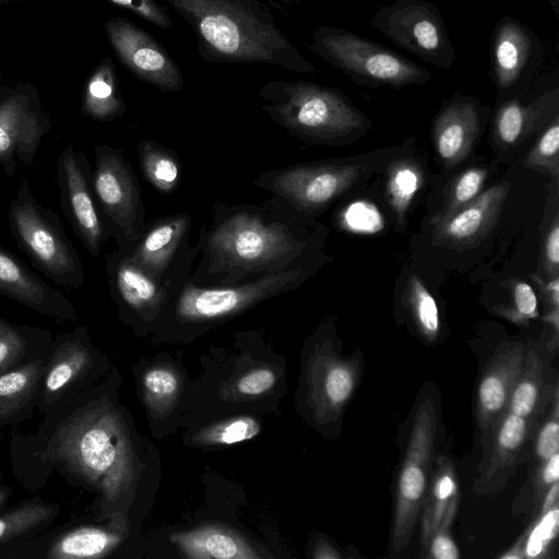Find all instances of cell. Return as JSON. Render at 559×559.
<instances>
[{
	"label": "cell",
	"instance_id": "obj_1",
	"mask_svg": "<svg viewBox=\"0 0 559 559\" xmlns=\"http://www.w3.org/2000/svg\"><path fill=\"white\" fill-rule=\"evenodd\" d=\"M300 217L272 198L262 205L216 202L199 237L200 261L190 281L221 287L283 270L311 253Z\"/></svg>",
	"mask_w": 559,
	"mask_h": 559
},
{
	"label": "cell",
	"instance_id": "obj_2",
	"mask_svg": "<svg viewBox=\"0 0 559 559\" xmlns=\"http://www.w3.org/2000/svg\"><path fill=\"white\" fill-rule=\"evenodd\" d=\"M191 26L199 56L211 63H264L318 71L278 28L260 0H166Z\"/></svg>",
	"mask_w": 559,
	"mask_h": 559
},
{
	"label": "cell",
	"instance_id": "obj_3",
	"mask_svg": "<svg viewBox=\"0 0 559 559\" xmlns=\"http://www.w3.org/2000/svg\"><path fill=\"white\" fill-rule=\"evenodd\" d=\"M259 97L275 123L308 142H335L369 124L343 92L311 81H270Z\"/></svg>",
	"mask_w": 559,
	"mask_h": 559
},
{
	"label": "cell",
	"instance_id": "obj_4",
	"mask_svg": "<svg viewBox=\"0 0 559 559\" xmlns=\"http://www.w3.org/2000/svg\"><path fill=\"white\" fill-rule=\"evenodd\" d=\"M57 452L72 471L116 497L131 477L130 449L117 416L106 408L73 415L57 435Z\"/></svg>",
	"mask_w": 559,
	"mask_h": 559
},
{
	"label": "cell",
	"instance_id": "obj_5",
	"mask_svg": "<svg viewBox=\"0 0 559 559\" xmlns=\"http://www.w3.org/2000/svg\"><path fill=\"white\" fill-rule=\"evenodd\" d=\"M8 223L16 245L35 269L68 289L84 285L83 263L62 219L37 201L26 179L9 204Z\"/></svg>",
	"mask_w": 559,
	"mask_h": 559
},
{
	"label": "cell",
	"instance_id": "obj_6",
	"mask_svg": "<svg viewBox=\"0 0 559 559\" xmlns=\"http://www.w3.org/2000/svg\"><path fill=\"white\" fill-rule=\"evenodd\" d=\"M308 48L359 85L402 88L431 78L425 67L396 51L335 26H317Z\"/></svg>",
	"mask_w": 559,
	"mask_h": 559
},
{
	"label": "cell",
	"instance_id": "obj_7",
	"mask_svg": "<svg viewBox=\"0 0 559 559\" xmlns=\"http://www.w3.org/2000/svg\"><path fill=\"white\" fill-rule=\"evenodd\" d=\"M311 258L310 253L283 270L228 286H199L189 277L167 309L182 324H200L233 317L265 299L299 287L313 273Z\"/></svg>",
	"mask_w": 559,
	"mask_h": 559
},
{
	"label": "cell",
	"instance_id": "obj_8",
	"mask_svg": "<svg viewBox=\"0 0 559 559\" xmlns=\"http://www.w3.org/2000/svg\"><path fill=\"white\" fill-rule=\"evenodd\" d=\"M94 157L92 186L106 231L117 248L129 247L146 224L140 183L121 151L99 144Z\"/></svg>",
	"mask_w": 559,
	"mask_h": 559
},
{
	"label": "cell",
	"instance_id": "obj_9",
	"mask_svg": "<svg viewBox=\"0 0 559 559\" xmlns=\"http://www.w3.org/2000/svg\"><path fill=\"white\" fill-rule=\"evenodd\" d=\"M361 171L356 164L305 163L264 171L252 185L269 191L299 216H311L347 191Z\"/></svg>",
	"mask_w": 559,
	"mask_h": 559
},
{
	"label": "cell",
	"instance_id": "obj_10",
	"mask_svg": "<svg viewBox=\"0 0 559 559\" xmlns=\"http://www.w3.org/2000/svg\"><path fill=\"white\" fill-rule=\"evenodd\" d=\"M437 431V411L424 401L414 416L411 438L397 478L391 543L403 550L414 532L428 489Z\"/></svg>",
	"mask_w": 559,
	"mask_h": 559
},
{
	"label": "cell",
	"instance_id": "obj_11",
	"mask_svg": "<svg viewBox=\"0 0 559 559\" xmlns=\"http://www.w3.org/2000/svg\"><path fill=\"white\" fill-rule=\"evenodd\" d=\"M369 23L390 40L441 69L456 61L443 16L426 0H396L381 7Z\"/></svg>",
	"mask_w": 559,
	"mask_h": 559
},
{
	"label": "cell",
	"instance_id": "obj_12",
	"mask_svg": "<svg viewBox=\"0 0 559 559\" xmlns=\"http://www.w3.org/2000/svg\"><path fill=\"white\" fill-rule=\"evenodd\" d=\"M199 252V243L193 245L167 277L155 278L140 270L122 248H117L105 257L112 299L126 313L143 319L158 317L190 277Z\"/></svg>",
	"mask_w": 559,
	"mask_h": 559
},
{
	"label": "cell",
	"instance_id": "obj_13",
	"mask_svg": "<svg viewBox=\"0 0 559 559\" xmlns=\"http://www.w3.org/2000/svg\"><path fill=\"white\" fill-rule=\"evenodd\" d=\"M36 88L28 83L0 94V175L11 177L33 164L43 138L51 130Z\"/></svg>",
	"mask_w": 559,
	"mask_h": 559
},
{
	"label": "cell",
	"instance_id": "obj_14",
	"mask_svg": "<svg viewBox=\"0 0 559 559\" xmlns=\"http://www.w3.org/2000/svg\"><path fill=\"white\" fill-rule=\"evenodd\" d=\"M104 29L118 61L135 79L164 93L183 88L179 66L147 31L121 16L108 19Z\"/></svg>",
	"mask_w": 559,
	"mask_h": 559
},
{
	"label": "cell",
	"instance_id": "obj_15",
	"mask_svg": "<svg viewBox=\"0 0 559 559\" xmlns=\"http://www.w3.org/2000/svg\"><path fill=\"white\" fill-rule=\"evenodd\" d=\"M61 209L91 257L97 258L109 237L92 186V168L81 150L68 145L59 155L56 170Z\"/></svg>",
	"mask_w": 559,
	"mask_h": 559
},
{
	"label": "cell",
	"instance_id": "obj_16",
	"mask_svg": "<svg viewBox=\"0 0 559 559\" xmlns=\"http://www.w3.org/2000/svg\"><path fill=\"white\" fill-rule=\"evenodd\" d=\"M543 55V44L527 25L508 15L498 21L490 38V74L500 102L528 86Z\"/></svg>",
	"mask_w": 559,
	"mask_h": 559
},
{
	"label": "cell",
	"instance_id": "obj_17",
	"mask_svg": "<svg viewBox=\"0 0 559 559\" xmlns=\"http://www.w3.org/2000/svg\"><path fill=\"white\" fill-rule=\"evenodd\" d=\"M509 191L510 182L502 181L451 213L435 214L432 242L456 251L475 248L497 225Z\"/></svg>",
	"mask_w": 559,
	"mask_h": 559
},
{
	"label": "cell",
	"instance_id": "obj_18",
	"mask_svg": "<svg viewBox=\"0 0 559 559\" xmlns=\"http://www.w3.org/2000/svg\"><path fill=\"white\" fill-rule=\"evenodd\" d=\"M191 215L177 213L145 224L140 237L122 248L130 260L155 278L167 277L185 259L193 245L189 242Z\"/></svg>",
	"mask_w": 559,
	"mask_h": 559
},
{
	"label": "cell",
	"instance_id": "obj_19",
	"mask_svg": "<svg viewBox=\"0 0 559 559\" xmlns=\"http://www.w3.org/2000/svg\"><path fill=\"white\" fill-rule=\"evenodd\" d=\"M0 295L58 321L76 320L71 301L0 245Z\"/></svg>",
	"mask_w": 559,
	"mask_h": 559
},
{
	"label": "cell",
	"instance_id": "obj_20",
	"mask_svg": "<svg viewBox=\"0 0 559 559\" xmlns=\"http://www.w3.org/2000/svg\"><path fill=\"white\" fill-rule=\"evenodd\" d=\"M527 347L504 343L491 356L477 388L476 417L481 430L492 429L508 408L510 395L522 371Z\"/></svg>",
	"mask_w": 559,
	"mask_h": 559
},
{
	"label": "cell",
	"instance_id": "obj_21",
	"mask_svg": "<svg viewBox=\"0 0 559 559\" xmlns=\"http://www.w3.org/2000/svg\"><path fill=\"white\" fill-rule=\"evenodd\" d=\"M485 112V107L472 96L455 94L443 103L433 120L432 134L438 157L447 168L469 154Z\"/></svg>",
	"mask_w": 559,
	"mask_h": 559
},
{
	"label": "cell",
	"instance_id": "obj_22",
	"mask_svg": "<svg viewBox=\"0 0 559 559\" xmlns=\"http://www.w3.org/2000/svg\"><path fill=\"white\" fill-rule=\"evenodd\" d=\"M559 88L545 92L528 104L518 97L499 103L495 116V135L501 144L513 145L534 129L558 115Z\"/></svg>",
	"mask_w": 559,
	"mask_h": 559
},
{
	"label": "cell",
	"instance_id": "obj_23",
	"mask_svg": "<svg viewBox=\"0 0 559 559\" xmlns=\"http://www.w3.org/2000/svg\"><path fill=\"white\" fill-rule=\"evenodd\" d=\"M437 468L421 506V547L442 524H452L455 519L459 489L453 463L445 456H439Z\"/></svg>",
	"mask_w": 559,
	"mask_h": 559
},
{
	"label": "cell",
	"instance_id": "obj_24",
	"mask_svg": "<svg viewBox=\"0 0 559 559\" xmlns=\"http://www.w3.org/2000/svg\"><path fill=\"white\" fill-rule=\"evenodd\" d=\"M126 110L115 66L110 58H104L87 79L82 112L93 120L106 122L120 118Z\"/></svg>",
	"mask_w": 559,
	"mask_h": 559
},
{
	"label": "cell",
	"instance_id": "obj_25",
	"mask_svg": "<svg viewBox=\"0 0 559 559\" xmlns=\"http://www.w3.org/2000/svg\"><path fill=\"white\" fill-rule=\"evenodd\" d=\"M181 551L190 558L248 559L257 554L233 532L206 526L173 536Z\"/></svg>",
	"mask_w": 559,
	"mask_h": 559
},
{
	"label": "cell",
	"instance_id": "obj_26",
	"mask_svg": "<svg viewBox=\"0 0 559 559\" xmlns=\"http://www.w3.org/2000/svg\"><path fill=\"white\" fill-rule=\"evenodd\" d=\"M549 399L544 365L535 349L527 348L520 377L510 395L508 411L530 423L543 413Z\"/></svg>",
	"mask_w": 559,
	"mask_h": 559
},
{
	"label": "cell",
	"instance_id": "obj_27",
	"mask_svg": "<svg viewBox=\"0 0 559 559\" xmlns=\"http://www.w3.org/2000/svg\"><path fill=\"white\" fill-rule=\"evenodd\" d=\"M119 537L100 527H80L60 536L50 547L47 557L55 559L99 558L111 550Z\"/></svg>",
	"mask_w": 559,
	"mask_h": 559
},
{
	"label": "cell",
	"instance_id": "obj_28",
	"mask_svg": "<svg viewBox=\"0 0 559 559\" xmlns=\"http://www.w3.org/2000/svg\"><path fill=\"white\" fill-rule=\"evenodd\" d=\"M531 423L516 414L506 411L497 420L493 430L492 451L487 469L491 477L511 464L523 448Z\"/></svg>",
	"mask_w": 559,
	"mask_h": 559
},
{
	"label": "cell",
	"instance_id": "obj_29",
	"mask_svg": "<svg viewBox=\"0 0 559 559\" xmlns=\"http://www.w3.org/2000/svg\"><path fill=\"white\" fill-rule=\"evenodd\" d=\"M138 156L143 176L154 188L164 193L177 188L181 168L174 152L154 140H143Z\"/></svg>",
	"mask_w": 559,
	"mask_h": 559
},
{
	"label": "cell",
	"instance_id": "obj_30",
	"mask_svg": "<svg viewBox=\"0 0 559 559\" xmlns=\"http://www.w3.org/2000/svg\"><path fill=\"white\" fill-rule=\"evenodd\" d=\"M40 360L0 374V420L10 418L32 399L41 376Z\"/></svg>",
	"mask_w": 559,
	"mask_h": 559
},
{
	"label": "cell",
	"instance_id": "obj_31",
	"mask_svg": "<svg viewBox=\"0 0 559 559\" xmlns=\"http://www.w3.org/2000/svg\"><path fill=\"white\" fill-rule=\"evenodd\" d=\"M90 361L88 352L78 338H70L58 346L45 378L48 393H56L79 377Z\"/></svg>",
	"mask_w": 559,
	"mask_h": 559
},
{
	"label": "cell",
	"instance_id": "obj_32",
	"mask_svg": "<svg viewBox=\"0 0 559 559\" xmlns=\"http://www.w3.org/2000/svg\"><path fill=\"white\" fill-rule=\"evenodd\" d=\"M421 182V170L417 163L401 159L391 164L388 173V197L400 225L405 223L409 205Z\"/></svg>",
	"mask_w": 559,
	"mask_h": 559
},
{
	"label": "cell",
	"instance_id": "obj_33",
	"mask_svg": "<svg viewBox=\"0 0 559 559\" xmlns=\"http://www.w3.org/2000/svg\"><path fill=\"white\" fill-rule=\"evenodd\" d=\"M404 302L420 333L429 341L436 340L440 329L438 307L421 280L414 274L406 282Z\"/></svg>",
	"mask_w": 559,
	"mask_h": 559
},
{
	"label": "cell",
	"instance_id": "obj_34",
	"mask_svg": "<svg viewBox=\"0 0 559 559\" xmlns=\"http://www.w3.org/2000/svg\"><path fill=\"white\" fill-rule=\"evenodd\" d=\"M357 369L349 361L334 359L325 370L322 382L324 401L332 408H341L353 394Z\"/></svg>",
	"mask_w": 559,
	"mask_h": 559
},
{
	"label": "cell",
	"instance_id": "obj_35",
	"mask_svg": "<svg viewBox=\"0 0 559 559\" xmlns=\"http://www.w3.org/2000/svg\"><path fill=\"white\" fill-rule=\"evenodd\" d=\"M55 512V506L26 503L0 515V543L44 524Z\"/></svg>",
	"mask_w": 559,
	"mask_h": 559
},
{
	"label": "cell",
	"instance_id": "obj_36",
	"mask_svg": "<svg viewBox=\"0 0 559 559\" xmlns=\"http://www.w3.org/2000/svg\"><path fill=\"white\" fill-rule=\"evenodd\" d=\"M525 166L544 169L556 182L559 179V116L556 115L544 130L525 159Z\"/></svg>",
	"mask_w": 559,
	"mask_h": 559
},
{
	"label": "cell",
	"instance_id": "obj_37",
	"mask_svg": "<svg viewBox=\"0 0 559 559\" xmlns=\"http://www.w3.org/2000/svg\"><path fill=\"white\" fill-rule=\"evenodd\" d=\"M487 175V170L480 167L460 174L450 186L445 205L438 213H451L474 200L481 192Z\"/></svg>",
	"mask_w": 559,
	"mask_h": 559
},
{
	"label": "cell",
	"instance_id": "obj_38",
	"mask_svg": "<svg viewBox=\"0 0 559 559\" xmlns=\"http://www.w3.org/2000/svg\"><path fill=\"white\" fill-rule=\"evenodd\" d=\"M511 302L499 306L498 313L515 323H525L537 317V297L534 289L525 282L512 280L509 282Z\"/></svg>",
	"mask_w": 559,
	"mask_h": 559
},
{
	"label": "cell",
	"instance_id": "obj_39",
	"mask_svg": "<svg viewBox=\"0 0 559 559\" xmlns=\"http://www.w3.org/2000/svg\"><path fill=\"white\" fill-rule=\"evenodd\" d=\"M259 431L260 425L254 418L241 416L216 425L204 431L201 438L210 443L233 444L252 439Z\"/></svg>",
	"mask_w": 559,
	"mask_h": 559
},
{
	"label": "cell",
	"instance_id": "obj_40",
	"mask_svg": "<svg viewBox=\"0 0 559 559\" xmlns=\"http://www.w3.org/2000/svg\"><path fill=\"white\" fill-rule=\"evenodd\" d=\"M25 350L26 337L22 329L0 318V374L19 362Z\"/></svg>",
	"mask_w": 559,
	"mask_h": 559
},
{
	"label": "cell",
	"instance_id": "obj_41",
	"mask_svg": "<svg viewBox=\"0 0 559 559\" xmlns=\"http://www.w3.org/2000/svg\"><path fill=\"white\" fill-rule=\"evenodd\" d=\"M341 225L353 233H376L383 226L382 217L370 203H352L341 214Z\"/></svg>",
	"mask_w": 559,
	"mask_h": 559
},
{
	"label": "cell",
	"instance_id": "obj_42",
	"mask_svg": "<svg viewBox=\"0 0 559 559\" xmlns=\"http://www.w3.org/2000/svg\"><path fill=\"white\" fill-rule=\"evenodd\" d=\"M559 524L558 504L540 515V521L534 526L526 538L523 550L527 557H537L546 545L557 535Z\"/></svg>",
	"mask_w": 559,
	"mask_h": 559
},
{
	"label": "cell",
	"instance_id": "obj_43",
	"mask_svg": "<svg viewBox=\"0 0 559 559\" xmlns=\"http://www.w3.org/2000/svg\"><path fill=\"white\" fill-rule=\"evenodd\" d=\"M110 2L128 10L148 22L150 24L162 28L169 29L174 22L165 5L159 4L156 0H109Z\"/></svg>",
	"mask_w": 559,
	"mask_h": 559
},
{
	"label": "cell",
	"instance_id": "obj_44",
	"mask_svg": "<svg viewBox=\"0 0 559 559\" xmlns=\"http://www.w3.org/2000/svg\"><path fill=\"white\" fill-rule=\"evenodd\" d=\"M555 393L554 414L539 430L536 440V455L540 462L548 460L559 450L557 390Z\"/></svg>",
	"mask_w": 559,
	"mask_h": 559
},
{
	"label": "cell",
	"instance_id": "obj_45",
	"mask_svg": "<svg viewBox=\"0 0 559 559\" xmlns=\"http://www.w3.org/2000/svg\"><path fill=\"white\" fill-rule=\"evenodd\" d=\"M451 524L442 523L429 537L423 547L426 557L436 559H457L460 557L456 545L450 536Z\"/></svg>",
	"mask_w": 559,
	"mask_h": 559
},
{
	"label": "cell",
	"instance_id": "obj_46",
	"mask_svg": "<svg viewBox=\"0 0 559 559\" xmlns=\"http://www.w3.org/2000/svg\"><path fill=\"white\" fill-rule=\"evenodd\" d=\"M543 269L548 280L559 274V217L556 214L543 243Z\"/></svg>",
	"mask_w": 559,
	"mask_h": 559
},
{
	"label": "cell",
	"instance_id": "obj_47",
	"mask_svg": "<svg viewBox=\"0 0 559 559\" xmlns=\"http://www.w3.org/2000/svg\"><path fill=\"white\" fill-rule=\"evenodd\" d=\"M146 391L157 399H166L175 394L178 389V379L170 370L155 368L144 377Z\"/></svg>",
	"mask_w": 559,
	"mask_h": 559
},
{
	"label": "cell",
	"instance_id": "obj_48",
	"mask_svg": "<svg viewBox=\"0 0 559 559\" xmlns=\"http://www.w3.org/2000/svg\"><path fill=\"white\" fill-rule=\"evenodd\" d=\"M559 478V453L554 454L548 460L542 462L539 472L534 480V496L533 500L535 506L542 503V500L548 488Z\"/></svg>",
	"mask_w": 559,
	"mask_h": 559
},
{
	"label": "cell",
	"instance_id": "obj_49",
	"mask_svg": "<svg viewBox=\"0 0 559 559\" xmlns=\"http://www.w3.org/2000/svg\"><path fill=\"white\" fill-rule=\"evenodd\" d=\"M275 381L276 378L272 370L261 368L242 377L237 383V389L242 394L258 395L271 389Z\"/></svg>",
	"mask_w": 559,
	"mask_h": 559
},
{
	"label": "cell",
	"instance_id": "obj_50",
	"mask_svg": "<svg viewBox=\"0 0 559 559\" xmlns=\"http://www.w3.org/2000/svg\"><path fill=\"white\" fill-rule=\"evenodd\" d=\"M539 288L542 289L545 299L554 308L559 307V278L554 277L548 281H544L543 278H535Z\"/></svg>",
	"mask_w": 559,
	"mask_h": 559
},
{
	"label": "cell",
	"instance_id": "obj_51",
	"mask_svg": "<svg viewBox=\"0 0 559 559\" xmlns=\"http://www.w3.org/2000/svg\"><path fill=\"white\" fill-rule=\"evenodd\" d=\"M558 495L559 484L556 481L548 488L542 500L540 515L545 514L548 510L558 504Z\"/></svg>",
	"mask_w": 559,
	"mask_h": 559
},
{
	"label": "cell",
	"instance_id": "obj_52",
	"mask_svg": "<svg viewBox=\"0 0 559 559\" xmlns=\"http://www.w3.org/2000/svg\"><path fill=\"white\" fill-rule=\"evenodd\" d=\"M549 4L552 7L555 12H559V0H547Z\"/></svg>",
	"mask_w": 559,
	"mask_h": 559
},
{
	"label": "cell",
	"instance_id": "obj_53",
	"mask_svg": "<svg viewBox=\"0 0 559 559\" xmlns=\"http://www.w3.org/2000/svg\"><path fill=\"white\" fill-rule=\"evenodd\" d=\"M2 500H3V491H2V489L0 487V504H1Z\"/></svg>",
	"mask_w": 559,
	"mask_h": 559
},
{
	"label": "cell",
	"instance_id": "obj_54",
	"mask_svg": "<svg viewBox=\"0 0 559 559\" xmlns=\"http://www.w3.org/2000/svg\"><path fill=\"white\" fill-rule=\"evenodd\" d=\"M10 1H19V0H0V3H7V2H10Z\"/></svg>",
	"mask_w": 559,
	"mask_h": 559
}]
</instances>
